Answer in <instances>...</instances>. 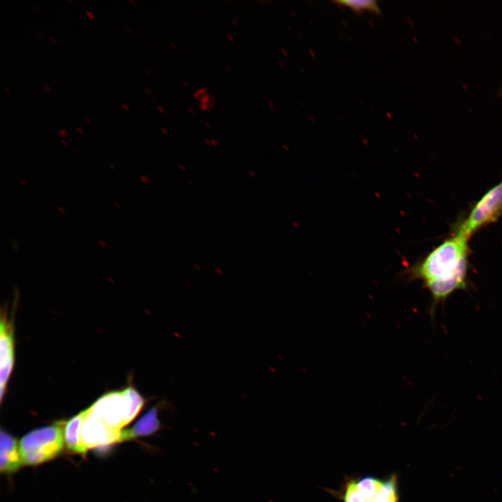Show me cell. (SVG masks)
<instances>
[{
	"mask_svg": "<svg viewBox=\"0 0 502 502\" xmlns=\"http://www.w3.org/2000/svg\"><path fill=\"white\" fill-rule=\"evenodd\" d=\"M98 243H99L100 245H101V246L103 247V248H106V247H107L106 243H105V241H102V240H100V241H98Z\"/></svg>",
	"mask_w": 502,
	"mask_h": 502,
	"instance_id": "d6986e66",
	"label": "cell"
},
{
	"mask_svg": "<svg viewBox=\"0 0 502 502\" xmlns=\"http://www.w3.org/2000/svg\"><path fill=\"white\" fill-rule=\"evenodd\" d=\"M20 183H21L22 184H23L24 185H27L26 181H25L24 179H23V178H20Z\"/></svg>",
	"mask_w": 502,
	"mask_h": 502,
	"instance_id": "4316f807",
	"label": "cell"
},
{
	"mask_svg": "<svg viewBox=\"0 0 502 502\" xmlns=\"http://www.w3.org/2000/svg\"><path fill=\"white\" fill-rule=\"evenodd\" d=\"M231 22H232L233 24H234V25L236 26H238V23H237V21H236V20L232 19V20H231Z\"/></svg>",
	"mask_w": 502,
	"mask_h": 502,
	"instance_id": "8d00e7d4",
	"label": "cell"
},
{
	"mask_svg": "<svg viewBox=\"0 0 502 502\" xmlns=\"http://www.w3.org/2000/svg\"><path fill=\"white\" fill-rule=\"evenodd\" d=\"M226 69H227V71H229V73H231V70L230 68H229L228 66H226Z\"/></svg>",
	"mask_w": 502,
	"mask_h": 502,
	"instance_id": "ee69618b",
	"label": "cell"
},
{
	"mask_svg": "<svg viewBox=\"0 0 502 502\" xmlns=\"http://www.w3.org/2000/svg\"><path fill=\"white\" fill-rule=\"evenodd\" d=\"M210 141H211V144L214 146H217L218 144H219V142L217 139H211Z\"/></svg>",
	"mask_w": 502,
	"mask_h": 502,
	"instance_id": "e0dca14e",
	"label": "cell"
},
{
	"mask_svg": "<svg viewBox=\"0 0 502 502\" xmlns=\"http://www.w3.org/2000/svg\"><path fill=\"white\" fill-rule=\"evenodd\" d=\"M158 109L160 110V112L164 113L165 110L162 106H158Z\"/></svg>",
	"mask_w": 502,
	"mask_h": 502,
	"instance_id": "f546056e",
	"label": "cell"
},
{
	"mask_svg": "<svg viewBox=\"0 0 502 502\" xmlns=\"http://www.w3.org/2000/svg\"><path fill=\"white\" fill-rule=\"evenodd\" d=\"M75 129H76L79 133H82V130H81V128H80L79 127L75 126Z\"/></svg>",
	"mask_w": 502,
	"mask_h": 502,
	"instance_id": "ab89813d",
	"label": "cell"
},
{
	"mask_svg": "<svg viewBox=\"0 0 502 502\" xmlns=\"http://www.w3.org/2000/svg\"><path fill=\"white\" fill-rule=\"evenodd\" d=\"M0 385L1 400L14 364V341L11 324L7 317L1 315L0 325Z\"/></svg>",
	"mask_w": 502,
	"mask_h": 502,
	"instance_id": "52a82bcc",
	"label": "cell"
},
{
	"mask_svg": "<svg viewBox=\"0 0 502 502\" xmlns=\"http://www.w3.org/2000/svg\"><path fill=\"white\" fill-rule=\"evenodd\" d=\"M121 432V430L112 429L100 419L91 416L87 410L82 426V443L86 450L109 445L119 441Z\"/></svg>",
	"mask_w": 502,
	"mask_h": 502,
	"instance_id": "8992f818",
	"label": "cell"
},
{
	"mask_svg": "<svg viewBox=\"0 0 502 502\" xmlns=\"http://www.w3.org/2000/svg\"><path fill=\"white\" fill-rule=\"evenodd\" d=\"M130 3H132L133 5H135V2L134 0H129Z\"/></svg>",
	"mask_w": 502,
	"mask_h": 502,
	"instance_id": "f6af8a7d",
	"label": "cell"
},
{
	"mask_svg": "<svg viewBox=\"0 0 502 502\" xmlns=\"http://www.w3.org/2000/svg\"><path fill=\"white\" fill-rule=\"evenodd\" d=\"M183 85H184V86H185L186 87H189L190 84H189L188 82L184 81V82H183Z\"/></svg>",
	"mask_w": 502,
	"mask_h": 502,
	"instance_id": "d6a6232c",
	"label": "cell"
},
{
	"mask_svg": "<svg viewBox=\"0 0 502 502\" xmlns=\"http://www.w3.org/2000/svg\"><path fill=\"white\" fill-rule=\"evenodd\" d=\"M0 469L1 473L15 471L21 465L22 460L17 450L16 439L6 432H1Z\"/></svg>",
	"mask_w": 502,
	"mask_h": 502,
	"instance_id": "9c48e42d",
	"label": "cell"
},
{
	"mask_svg": "<svg viewBox=\"0 0 502 502\" xmlns=\"http://www.w3.org/2000/svg\"><path fill=\"white\" fill-rule=\"evenodd\" d=\"M3 89L6 93L10 94V91L7 87L3 86Z\"/></svg>",
	"mask_w": 502,
	"mask_h": 502,
	"instance_id": "f1b7e54d",
	"label": "cell"
},
{
	"mask_svg": "<svg viewBox=\"0 0 502 502\" xmlns=\"http://www.w3.org/2000/svg\"><path fill=\"white\" fill-rule=\"evenodd\" d=\"M49 39L50 40V41H51L52 43H54V44L56 43V40H55L52 37L50 36V37H49Z\"/></svg>",
	"mask_w": 502,
	"mask_h": 502,
	"instance_id": "74e56055",
	"label": "cell"
},
{
	"mask_svg": "<svg viewBox=\"0 0 502 502\" xmlns=\"http://www.w3.org/2000/svg\"><path fill=\"white\" fill-rule=\"evenodd\" d=\"M206 88L199 89L194 93V97L197 99H200L204 94L206 93Z\"/></svg>",
	"mask_w": 502,
	"mask_h": 502,
	"instance_id": "4fadbf2b",
	"label": "cell"
},
{
	"mask_svg": "<svg viewBox=\"0 0 502 502\" xmlns=\"http://www.w3.org/2000/svg\"><path fill=\"white\" fill-rule=\"evenodd\" d=\"M61 143H62L63 145L68 146V142H66L63 139H61Z\"/></svg>",
	"mask_w": 502,
	"mask_h": 502,
	"instance_id": "836d02e7",
	"label": "cell"
},
{
	"mask_svg": "<svg viewBox=\"0 0 502 502\" xmlns=\"http://www.w3.org/2000/svg\"><path fill=\"white\" fill-rule=\"evenodd\" d=\"M397 476L386 478L366 476L346 482L341 502H399Z\"/></svg>",
	"mask_w": 502,
	"mask_h": 502,
	"instance_id": "3957f363",
	"label": "cell"
},
{
	"mask_svg": "<svg viewBox=\"0 0 502 502\" xmlns=\"http://www.w3.org/2000/svg\"><path fill=\"white\" fill-rule=\"evenodd\" d=\"M43 88L45 89V91H50L51 89H50V88L49 87L48 85H47V84H43Z\"/></svg>",
	"mask_w": 502,
	"mask_h": 502,
	"instance_id": "44dd1931",
	"label": "cell"
},
{
	"mask_svg": "<svg viewBox=\"0 0 502 502\" xmlns=\"http://www.w3.org/2000/svg\"><path fill=\"white\" fill-rule=\"evenodd\" d=\"M57 135L60 137H64L68 135V133L66 130L61 128L60 130H59Z\"/></svg>",
	"mask_w": 502,
	"mask_h": 502,
	"instance_id": "2e32d148",
	"label": "cell"
},
{
	"mask_svg": "<svg viewBox=\"0 0 502 502\" xmlns=\"http://www.w3.org/2000/svg\"><path fill=\"white\" fill-rule=\"evenodd\" d=\"M121 106H122V107H123L124 109H126V111H129V110H130L128 106L126 104L122 103V104H121Z\"/></svg>",
	"mask_w": 502,
	"mask_h": 502,
	"instance_id": "603a6c76",
	"label": "cell"
},
{
	"mask_svg": "<svg viewBox=\"0 0 502 502\" xmlns=\"http://www.w3.org/2000/svg\"><path fill=\"white\" fill-rule=\"evenodd\" d=\"M469 240L468 237L455 232L403 273L410 281H423L424 287L429 291L431 319L437 306L452 293L468 288Z\"/></svg>",
	"mask_w": 502,
	"mask_h": 502,
	"instance_id": "6da1fadb",
	"label": "cell"
},
{
	"mask_svg": "<svg viewBox=\"0 0 502 502\" xmlns=\"http://www.w3.org/2000/svg\"><path fill=\"white\" fill-rule=\"evenodd\" d=\"M64 426L61 421L26 434L20 443L22 462L34 465L56 457L63 447Z\"/></svg>",
	"mask_w": 502,
	"mask_h": 502,
	"instance_id": "7a4b0ae2",
	"label": "cell"
},
{
	"mask_svg": "<svg viewBox=\"0 0 502 502\" xmlns=\"http://www.w3.org/2000/svg\"><path fill=\"white\" fill-rule=\"evenodd\" d=\"M128 409L129 400L123 390L108 393L87 409L89 414L117 430L124 426V418Z\"/></svg>",
	"mask_w": 502,
	"mask_h": 502,
	"instance_id": "5b68a950",
	"label": "cell"
},
{
	"mask_svg": "<svg viewBox=\"0 0 502 502\" xmlns=\"http://www.w3.org/2000/svg\"><path fill=\"white\" fill-rule=\"evenodd\" d=\"M31 8H32L33 10H34V11L38 12V10H37V8H36V7L35 5H32Z\"/></svg>",
	"mask_w": 502,
	"mask_h": 502,
	"instance_id": "b9f144b4",
	"label": "cell"
},
{
	"mask_svg": "<svg viewBox=\"0 0 502 502\" xmlns=\"http://www.w3.org/2000/svg\"><path fill=\"white\" fill-rule=\"evenodd\" d=\"M87 413V409L68 420L64 426V440L67 448L73 452L84 454L86 449L81 439L82 426Z\"/></svg>",
	"mask_w": 502,
	"mask_h": 502,
	"instance_id": "30bf717a",
	"label": "cell"
},
{
	"mask_svg": "<svg viewBox=\"0 0 502 502\" xmlns=\"http://www.w3.org/2000/svg\"><path fill=\"white\" fill-rule=\"evenodd\" d=\"M227 36L228 39H229L231 43H234V36H233L231 33H227Z\"/></svg>",
	"mask_w": 502,
	"mask_h": 502,
	"instance_id": "ac0fdd59",
	"label": "cell"
},
{
	"mask_svg": "<svg viewBox=\"0 0 502 502\" xmlns=\"http://www.w3.org/2000/svg\"><path fill=\"white\" fill-rule=\"evenodd\" d=\"M58 210H59V211L60 213H63V214H65V213H66L65 210H64L63 208L61 207V206H59V207H58Z\"/></svg>",
	"mask_w": 502,
	"mask_h": 502,
	"instance_id": "cb8c5ba5",
	"label": "cell"
},
{
	"mask_svg": "<svg viewBox=\"0 0 502 502\" xmlns=\"http://www.w3.org/2000/svg\"><path fill=\"white\" fill-rule=\"evenodd\" d=\"M204 126H205L206 128H208V129H211V126H210V124H209L208 123L205 122V123H204Z\"/></svg>",
	"mask_w": 502,
	"mask_h": 502,
	"instance_id": "4dcf8cb0",
	"label": "cell"
},
{
	"mask_svg": "<svg viewBox=\"0 0 502 502\" xmlns=\"http://www.w3.org/2000/svg\"><path fill=\"white\" fill-rule=\"evenodd\" d=\"M36 37L38 38V39L39 40L43 41V38H42V36H41L40 35H39L38 33L36 34Z\"/></svg>",
	"mask_w": 502,
	"mask_h": 502,
	"instance_id": "e575fe53",
	"label": "cell"
},
{
	"mask_svg": "<svg viewBox=\"0 0 502 502\" xmlns=\"http://www.w3.org/2000/svg\"><path fill=\"white\" fill-rule=\"evenodd\" d=\"M501 216L502 180L480 198L455 231L470 238L476 231Z\"/></svg>",
	"mask_w": 502,
	"mask_h": 502,
	"instance_id": "277c9868",
	"label": "cell"
},
{
	"mask_svg": "<svg viewBox=\"0 0 502 502\" xmlns=\"http://www.w3.org/2000/svg\"><path fill=\"white\" fill-rule=\"evenodd\" d=\"M139 180H140L141 182H142L144 184H146V183H148V182L149 181V178L148 176L146 175V174H142V175H141V176H139Z\"/></svg>",
	"mask_w": 502,
	"mask_h": 502,
	"instance_id": "9a60e30c",
	"label": "cell"
},
{
	"mask_svg": "<svg viewBox=\"0 0 502 502\" xmlns=\"http://www.w3.org/2000/svg\"><path fill=\"white\" fill-rule=\"evenodd\" d=\"M11 247L13 251L18 252L19 251V243L17 239L13 238L11 242Z\"/></svg>",
	"mask_w": 502,
	"mask_h": 502,
	"instance_id": "5bb4252c",
	"label": "cell"
},
{
	"mask_svg": "<svg viewBox=\"0 0 502 502\" xmlns=\"http://www.w3.org/2000/svg\"><path fill=\"white\" fill-rule=\"evenodd\" d=\"M129 400V409L124 418V426L130 423L139 413L145 404V399L132 386L123 390Z\"/></svg>",
	"mask_w": 502,
	"mask_h": 502,
	"instance_id": "8fae6325",
	"label": "cell"
},
{
	"mask_svg": "<svg viewBox=\"0 0 502 502\" xmlns=\"http://www.w3.org/2000/svg\"><path fill=\"white\" fill-rule=\"evenodd\" d=\"M160 130L165 135H167L168 132H167V129H165L164 128H161Z\"/></svg>",
	"mask_w": 502,
	"mask_h": 502,
	"instance_id": "83f0119b",
	"label": "cell"
},
{
	"mask_svg": "<svg viewBox=\"0 0 502 502\" xmlns=\"http://www.w3.org/2000/svg\"><path fill=\"white\" fill-rule=\"evenodd\" d=\"M124 29H126V31L127 32H128L129 33H131V31L129 29L128 27H127V26H124Z\"/></svg>",
	"mask_w": 502,
	"mask_h": 502,
	"instance_id": "60d3db41",
	"label": "cell"
},
{
	"mask_svg": "<svg viewBox=\"0 0 502 502\" xmlns=\"http://www.w3.org/2000/svg\"><path fill=\"white\" fill-rule=\"evenodd\" d=\"M30 26L31 27L32 29L34 30V26L33 25H30Z\"/></svg>",
	"mask_w": 502,
	"mask_h": 502,
	"instance_id": "7dc6e473",
	"label": "cell"
},
{
	"mask_svg": "<svg viewBox=\"0 0 502 502\" xmlns=\"http://www.w3.org/2000/svg\"><path fill=\"white\" fill-rule=\"evenodd\" d=\"M204 142L208 146H210L211 144V141L207 139H204Z\"/></svg>",
	"mask_w": 502,
	"mask_h": 502,
	"instance_id": "1f68e13d",
	"label": "cell"
},
{
	"mask_svg": "<svg viewBox=\"0 0 502 502\" xmlns=\"http://www.w3.org/2000/svg\"><path fill=\"white\" fill-rule=\"evenodd\" d=\"M83 118H84V120L86 123H90L91 121H90V120H89L86 116H84V117H83Z\"/></svg>",
	"mask_w": 502,
	"mask_h": 502,
	"instance_id": "f35d334b",
	"label": "cell"
},
{
	"mask_svg": "<svg viewBox=\"0 0 502 502\" xmlns=\"http://www.w3.org/2000/svg\"><path fill=\"white\" fill-rule=\"evenodd\" d=\"M163 402L150 409L130 429L121 431L119 441L131 440L137 437L146 436L155 433L161 427L158 417L159 408Z\"/></svg>",
	"mask_w": 502,
	"mask_h": 502,
	"instance_id": "ba28073f",
	"label": "cell"
},
{
	"mask_svg": "<svg viewBox=\"0 0 502 502\" xmlns=\"http://www.w3.org/2000/svg\"><path fill=\"white\" fill-rule=\"evenodd\" d=\"M188 111L189 112L190 114H191L192 115H194L195 114L194 109L190 107H188Z\"/></svg>",
	"mask_w": 502,
	"mask_h": 502,
	"instance_id": "7402d4cb",
	"label": "cell"
},
{
	"mask_svg": "<svg viewBox=\"0 0 502 502\" xmlns=\"http://www.w3.org/2000/svg\"><path fill=\"white\" fill-rule=\"evenodd\" d=\"M86 14L91 19H92V20L94 19V17H93V14H92L90 11L86 10Z\"/></svg>",
	"mask_w": 502,
	"mask_h": 502,
	"instance_id": "ffe728a7",
	"label": "cell"
},
{
	"mask_svg": "<svg viewBox=\"0 0 502 502\" xmlns=\"http://www.w3.org/2000/svg\"><path fill=\"white\" fill-rule=\"evenodd\" d=\"M144 72L146 73V74L150 75V72L148 70L145 69Z\"/></svg>",
	"mask_w": 502,
	"mask_h": 502,
	"instance_id": "7bdbcfd3",
	"label": "cell"
},
{
	"mask_svg": "<svg viewBox=\"0 0 502 502\" xmlns=\"http://www.w3.org/2000/svg\"><path fill=\"white\" fill-rule=\"evenodd\" d=\"M170 45L174 50L177 49V46L176 45L175 43H171Z\"/></svg>",
	"mask_w": 502,
	"mask_h": 502,
	"instance_id": "d590c367",
	"label": "cell"
},
{
	"mask_svg": "<svg viewBox=\"0 0 502 502\" xmlns=\"http://www.w3.org/2000/svg\"><path fill=\"white\" fill-rule=\"evenodd\" d=\"M114 205L116 207H117L118 208H121V204H120L119 202L117 201H114Z\"/></svg>",
	"mask_w": 502,
	"mask_h": 502,
	"instance_id": "d4e9b609",
	"label": "cell"
},
{
	"mask_svg": "<svg viewBox=\"0 0 502 502\" xmlns=\"http://www.w3.org/2000/svg\"><path fill=\"white\" fill-rule=\"evenodd\" d=\"M144 91H145L148 94H149V95L151 94V89H149V88L144 87Z\"/></svg>",
	"mask_w": 502,
	"mask_h": 502,
	"instance_id": "484cf974",
	"label": "cell"
},
{
	"mask_svg": "<svg viewBox=\"0 0 502 502\" xmlns=\"http://www.w3.org/2000/svg\"><path fill=\"white\" fill-rule=\"evenodd\" d=\"M110 167H111L112 169H115V167H114V165H110Z\"/></svg>",
	"mask_w": 502,
	"mask_h": 502,
	"instance_id": "bcb514c9",
	"label": "cell"
},
{
	"mask_svg": "<svg viewBox=\"0 0 502 502\" xmlns=\"http://www.w3.org/2000/svg\"><path fill=\"white\" fill-rule=\"evenodd\" d=\"M333 2L337 6L347 7L357 13L365 11L376 14L381 13L379 3L375 0H338Z\"/></svg>",
	"mask_w": 502,
	"mask_h": 502,
	"instance_id": "7c38bea8",
	"label": "cell"
}]
</instances>
